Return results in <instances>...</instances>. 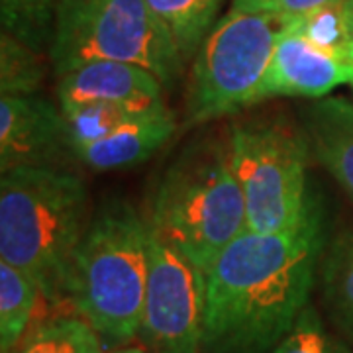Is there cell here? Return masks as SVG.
<instances>
[{
    "mask_svg": "<svg viewBox=\"0 0 353 353\" xmlns=\"http://www.w3.org/2000/svg\"><path fill=\"white\" fill-rule=\"evenodd\" d=\"M326 243L318 194L292 230L230 243L206 271L202 353L273 352L310 304Z\"/></svg>",
    "mask_w": 353,
    "mask_h": 353,
    "instance_id": "obj_1",
    "label": "cell"
},
{
    "mask_svg": "<svg viewBox=\"0 0 353 353\" xmlns=\"http://www.w3.org/2000/svg\"><path fill=\"white\" fill-rule=\"evenodd\" d=\"M90 218L87 185L77 173L10 169L0 179V261L26 271L43 299H65L67 269Z\"/></svg>",
    "mask_w": 353,
    "mask_h": 353,
    "instance_id": "obj_2",
    "label": "cell"
},
{
    "mask_svg": "<svg viewBox=\"0 0 353 353\" xmlns=\"http://www.w3.org/2000/svg\"><path fill=\"white\" fill-rule=\"evenodd\" d=\"M150 273L148 220L124 201L99 208L79 241L65 279V299L116 347L139 336Z\"/></svg>",
    "mask_w": 353,
    "mask_h": 353,
    "instance_id": "obj_3",
    "label": "cell"
},
{
    "mask_svg": "<svg viewBox=\"0 0 353 353\" xmlns=\"http://www.w3.org/2000/svg\"><path fill=\"white\" fill-rule=\"evenodd\" d=\"M145 220L155 236L206 273L248 232L245 201L228 145H202L179 157L161 176Z\"/></svg>",
    "mask_w": 353,
    "mask_h": 353,
    "instance_id": "obj_4",
    "label": "cell"
},
{
    "mask_svg": "<svg viewBox=\"0 0 353 353\" xmlns=\"http://www.w3.org/2000/svg\"><path fill=\"white\" fill-rule=\"evenodd\" d=\"M48 57L57 79L90 61H122L152 71L163 87L185 65L145 0H59Z\"/></svg>",
    "mask_w": 353,
    "mask_h": 353,
    "instance_id": "obj_5",
    "label": "cell"
},
{
    "mask_svg": "<svg viewBox=\"0 0 353 353\" xmlns=\"http://www.w3.org/2000/svg\"><path fill=\"white\" fill-rule=\"evenodd\" d=\"M285 20L230 8L192 57L185 124L199 126L257 104Z\"/></svg>",
    "mask_w": 353,
    "mask_h": 353,
    "instance_id": "obj_6",
    "label": "cell"
},
{
    "mask_svg": "<svg viewBox=\"0 0 353 353\" xmlns=\"http://www.w3.org/2000/svg\"><path fill=\"white\" fill-rule=\"evenodd\" d=\"M306 136L275 122L240 124L230 130L228 157L240 185L248 230L279 234L299 226L316 199L308 187Z\"/></svg>",
    "mask_w": 353,
    "mask_h": 353,
    "instance_id": "obj_7",
    "label": "cell"
},
{
    "mask_svg": "<svg viewBox=\"0 0 353 353\" xmlns=\"http://www.w3.org/2000/svg\"><path fill=\"white\" fill-rule=\"evenodd\" d=\"M204 320L206 273L150 230V273L138 338L150 353H202Z\"/></svg>",
    "mask_w": 353,
    "mask_h": 353,
    "instance_id": "obj_8",
    "label": "cell"
},
{
    "mask_svg": "<svg viewBox=\"0 0 353 353\" xmlns=\"http://www.w3.org/2000/svg\"><path fill=\"white\" fill-rule=\"evenodd\" d=\"M73 159L65 116L53 102L0 97V171L16 167H63Z\"/></svg>",
    "mask_w": 353,
    "mask_h": 353,
    "instance_id": "obj_9",
    "label": "cell"
},
{
    "mask_svg": "<svg viewBox=\"0 0 353 353\" xmlns=\"http://www.w3.org/2000/svg\"><path fill=\"white\" fill-rule=\"evenodd\" d=\"M352 79V65L283 28L255 102L277 97L320 101Z\"/></svg>",
    "mask_w": 353,
    "mask_h": 353,
    "instance_id": "obj_10",
    "label": "cell"
},
{
    "mask_svg": "<svg viewBox=\"0 0 353 353\" xmlns=\"http://www.w3.org/2000/svg\"><path fill=\"white\" fill-rule=\"evenodd\" d=\"M55 92L65 110L97 102L163 101V83L139 65L90 61L59 77Z\"/></svg>",
    "mask_w": 353,
    "mask_h": 353,
    "instance_id": "obj_11",
    "label": "cell"
},
{
    "mask_svg": "<svg viewBox=\"0 0 353 353\" xmlns=\"http://www.w3.org/2000/svg\"><path fill=\"white\" fill-rule=\"evenodd\" d=\"M176 126L175 114L163 102L150 112L136 116L124 126L114 130L110 136L75 148L73 161L99 173L124 171L148 161L153 153L173 138Z\"/></svg>",
    "mask_w": 353,
    "mask_h": 353,
    "instance_id": "obj_12",
    "label": "cell"
},
{
    "mask_svg": "<svg viewBox=\"0 0 353 353\" xmlns=\"http://www.w3.org/2000/svg\"><path fill=\"white\" fill-rule=\"evenodd\" d=\"M312 155L353 202V102L341 97L314 101L304 112Z\"/></svg>",
    "mask_w": 353,
    "mask_h": 353,
    "instance_id": "obj_13",
    "label": "cell"
},
{
    "mask_svg": "<svg viewBox=\"0 0 353 353\" xmlns=\"http://www.w3.org/2000/svg\"><path fill=\"white\" fill-rule=\"evenodd\" d=\"M318 287L330 324L353 345V228L341 230L326 243Z\"/></svg>",
    "mask_w": 353,
    "mask_h": 353,
    "instance_id": "obj_14",
    "label": "cell"
},
{
    "mask_svg": "<svg viewBox=\"0 0 353 353\" xmlns=\"http://www.w3.org/2000/svg\"><path fill=\"white\" fill-rule=\"evenodd\" d=\"M157 20L163 24L181 53L183 61L196 55L210 34L226 0H145Z\"/></svg>",
    "mask_w": 353,
    "mask_h": 353,
    "instance_id": "obj_15",
    "label": "cell"
},
{
    "mask_svg": "<svg viewBox=\"0 0 353 353\" xmlns=\"http://www.w3.org/2000/svg\"><path fill=\"white\" fill-rule=\"evenodd\" d=\"M283 28L353 67V0H332L312 12L287 18Z\"/></svg>",
    "mask_w": 353,
    "mask_h": 353,
    "instance_id": "obj_16",
    "label": "cell"
},
{
    "mask_svg": "<svg viewBox=\"0 0 353 353\" xmlns=\"http://www.w3.org/2000/svg\"><path fill=\"white\" fill-rule=\"evenodd\" d=\"M39 296L38 283L26 271L0 261V353H14L20 347Z\"/></svg>",
    "mask_w": 353,
    "mask_h": 353,
    "instance_id": "obj_17",
    "label": "cell"
},
{
    "mask_svg": "<svg viewBox=\"0 0 353 353\" xmlns=\"http://www.w3.org/2000/svg\"><path fill=\"white\" fill-rule=\"evenodd\" d=\"M159 104H163V101L97 102V104L65 108L61 112L65 116L71 153L79 145L94 143L99 139L110 136L114 130L124 126L136 116L150 112Z\"/></svg>",
    "mask_w": 353,
    "mask_h": 353,
    "instance_id": "obj_18",
    "label": "cell"
},
{
    "mask_svg": "<svg viewBox=\"0 0 353 353\" xmlns=\"http://www.w3.org/2000/svg\"><path fill=\"white\" fill-rule=\"evenodd\" d=\"M101 338L81 316H57L26 334L14 353H104Z\"/></svg>",
    "mask_w": 353,
    "mask_h": 353,
    "instance_id": "obj_19",
    "label": "cell"
},
{
    "mask_svg": "<svg viewBox=\"0 0 353 353\" xmlns=\"http://www.w3.org/2000/svg\"><path fill=\"white\" fill-rule=\"evenodd\" d=\"M46 79L41 53L2 32L0 36V92L2 97H34Z\"/></svg>",
    "mask_w": 353,
    "mask_h": 353,
    "instance_id": "obj_20",
    "label": "cell"
},
{
    "mask_svg": "<svg viewBox=\"0 0 353 353\" xmlns=\"http://www.w3.org/2000/svg\"><path fill=\"white\" fill-rule=\"evenodd\" d=\"M57 4L59 0H0L2 32L39 53L50 51Z\"/></svg>",
    "mask_w": 353,
    "mask_h": 353,
    "instance_id": "obj_21",
    "label": "cell"
},
{
    "mask_svg": "<svg viewBox=\"0 0 353 353\" xmlns=\"http://www.w3.org/2000/svg\"><path fill=\"white\" fill-rule=\"evenodd\" d=\"M271 353H353L350 343L340 334L332 332L318 314L316 306L308 304L294 322L290 332L279 341Z\"/></svg>",
    "mask_w": 353,
    "mask_h": 353,
    "instance_id": "obj_22",
    "label": "cell"
},
{
    "mask_svg": "<svg viewBox=\"0 0 353 353\" xmlns=\"http://www.w3.org/2000/svg\"><path fill=\"white\" fill-rule=\"evenodd\" d=\"M332 0H230V8L277 16V18H292L301 14L312 12L316 8L328 4Z\"/></svg>",
    "mask_w": 353,
    "mask_h": 353,
    "instance_id": "obj_23",
    "label": "cell"
},
{
    "mask_svg": "<svg viewBox=\"0 0 353 353\" xmlns=\"http://www.w3.org/2000/svg\"><path fill=\"white\" fill-rule=\"evenodd\" d=\"M108 353H148L143 347H118V350H112Z\"/></svg>",
    "mask_w": 353,
    "mask_h": 353,
    "instance_id": "obj_24",
    "label": "cell"
},
{
    "mask_svg": "<svg viewBox=\"0 0 353 353\" xmlns=\"http://www.w3.org/2000/svg\"><path fill=\"white\" fill-rule=\"evenodd\" d=\"M350 85H352V88H353V79H352V83H350Z\"/></svg>",
    "mask_w": 353,
    "mask_h": 353,
    "instance_id": "obj_25",
    "label": "cell"
}]
</instances>
